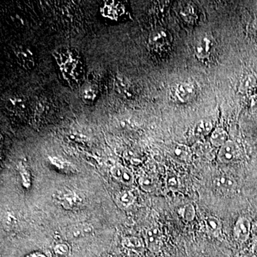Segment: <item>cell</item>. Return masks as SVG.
<instances>
[{
	"instance_id": "7",
	"label": "cell",
	"mask_w": 257,
	"mask_h": 257,
	"mask_svg": "<svg viewBox=\"0 0 257 257\" xmlns=\"http://www.w3.org/2000/svg\"><path fill=\"white\" fill-rule=\"evenodd\" d=\"M145 239L147 247L153 252H158L162 246V236L160 230L152 227L147 230Z\"/></svg>"
},
{
	"instance_id": "19",
	"label": "cell",
	"mask_w": 257,
	"mask_h": 257,
	"mask_svg": "<svg viewBox=\"0 0 257 257\" xmlns=\"http://www.w3.org/2000/svg\"><path fill=\"white\" fill-rule=\"evenodd\" d=\"M114 85L115 91L116 92L130 96V92L128 90L130 87H128V84L126 82V79L123 76L117 74L115 77Z\"/></svg>"
},
{
	"instance_id": "8",
	"label": "cell",
	"mask_w": 257,
	"mask_h": 257,
	"mask_svg": "<svg viewBox=\"0 0 257 257\" xmlns=\"http://www.w3.org/2000/svg\"><path fill=\"white\" fill-rule=\"evenodd\" d=\"M192 150L183 144L175 143L171 150L172 156L176 161L182 163H188L192 160Z\"/></svg>"
},
{
	"instance_id": "12",
	"label": "cell",
	"mask_w": 257,
	"mask_h": 257,
	"mask_svg": "<svg viewBox=\"0 0 257 257\" xmlns=\"http://www.w3.org/2000/svg\"><path fill=\"white\" fill-rule=\"evenodd\" d=\"M204 223L208 232L213 236H219L221 234L222 224L220 219L216 216H209L204 219Z\"/></svg>"
},
{
	"instance_id": "10",
	"label": "cell",
	"mask_w": 257,
	"mask_h": 257,
	"mask_svg": "<svg viewBox=\"0 0 257 257\" xmlns=\"http://www.w3.org/2000/svg\"><path fill=\"white\" fill-rule=\"evenodd\" d=\"M5 106L10 112L20 114L26 111L27 102L26 100L22 96L18 95L10 96L5 101Z\"/></svg>"
},
{
	"instance_id": "32",
	"label": "cell",
	"mask_w": 257,
	"mask_h": 257,
	"mask_svg": "<svg viewBox=\"0 0 257 257\" xmlns=\"http://www.w3.org/2000/svg\"><path fill=\"white\" fill-rule=\"evenodd\" d=\"M251 30H252L254 36L257 38V20H255L251 25Z\"/></svg>"
},
{
	"instance_id": "15",
	"label": "cell",
	"mask_w": 257,
	"mask_h": 257,
	"mask_svg": "<svg viewBox=\"0 0 257 257\" xmlns=\"http://www.w3.org/2000/svg\"><path fill=\"white\" fill-rule=\"evenodd\" d=\"M228 141L226 132L221 128H216L211 133V145L214 147H221Z\"/></svg>"
},
{
	"instance_id": "21",
	"label": "cell",
	"mask_w": 257,
	"mask_h": 257,
	"mask_svg": "<svg viewBox=\"0 0 257 257\" xmlns=\"http://www.w3.org/2000/svg\"><path fill=\"white\" fill-rule=\"evenodd\" d=\"M140 187L147 192H152L157 188V182L149 175H144L139 179Z\"/></svg>"
},
{
	"instance_id": "22",
	"label": "cell",
	"mask_w": 257,
	"mask_h": 257,
	"mask_svg": "<svg viewBox=\"0 0 257 257\" xmlns=\"http://www.w3.org/2000/svg\"><path fill=\"white\" fill-rule=\"evenodd\" d=\"M256 85V79L252 74H248L241 79L239 86L240 92H246L251 90Z\"/></svg>"
},
{
	"instance_id": "1",
	"label": "cell",
	"mask_w": 257,
	"mask_h": 257,
	"mask_svg": "<svg viewBox=\"0 0 257 257\" xmlns=\"http://www.w3.org/2000/svg\"><path fill=\"white\" fill-rule=\"evenodd\" d=\"M53 200L56 204L67 210L79 209L84 203L82 197L79 194L67 187L56 191L53 194Z\"/></svg>"
},
{
	"instance_id": "2",
	"label": "cell",
	"mask_w": 257,
	"mask_h": 257,
	"mask_svg": "<svg viewBox=\"0 0 257 257\" xmlns=\"http://www.w3.org/2000/svg\"><path fill=\"white\" fill-rule=\"evenodd\" d=\"M172 42V35L165 28H157L153 30L148 39L149 47L156 52H164L170 48Z\"/></svg>"
},
{
	"instance_id": "6",
	"label": "cell",
	"mask_w": 257,
	"mask_h": 257,
	"mask_svg": "<svg viewBox=\"0 0 257 257\" xmlns=\"http://www.w3.org/2000/svg\"><path fill=\"white\" fill-rule=\"evenodd\" d=\"M214 41L209 36L202 37L195 45V55L199 60H205L211 55L214 47Z\"/></svg>"
},
{
	"instance_id": "30",
	"label": "cell",
	"mask_w": 257,
	"mask_h": 257,
	"mask_svg": "<svg viewBox=\"0 0 257 257\" xmlns=\"http://www.w3.org/2000/svg\"><path fill=\"white\" fill-rule=\"evenodd\" d=\"M249 105L251 107L257 108V94L251 96L249 99Z\"/></svg>"
},
{
	"instance_id": "9",
	"label": "cell",
	"mask_w": 257,
	"mask_h": 257,
	"mask_svg": "<svg viewBox=\"0 0 257 257\" xmlns=\"http://www.w3.org/2000/svg\"><path fill=\"white\" fill-rule=\"evenodd\" d=\"M175 94L180 102H189L192 100L195 95V88L191 83H180L177 85Z\"/></svg>"
},
{
	"instance_id": "26",
	"label": "cell",
	"mask_w": 257,
	"mask_h": 257,
	"mask_svg": "<svg viewBox=\"0 0 257 257\" xmlns=\"http://www.w3.org/2000/svg\"><path fill=\"white\" fill-rule=\"evenodd\" d=\"M125 243L127 247L135 250H141L143 247V243L137 238H128Z\"/></svg>"
},
{
	"instance_id": "18",
	"label": "cell",
	"mask_w": 257,
	"mask_h": 257,
	"mask_svg": "<svg viewBox=\"0 0 257 257\" xmlns=\"http://www.w3.org/2000/svg\"><path fill=\"white\" fill-rule=\"evenodd\" d=\"M51 165L53 166L57 170L66 174H72L75 172L73 166L67 163V162L60 160L57 157H49Z\"/></svg>"
},
{
	"instance_id": "23",
	"label": "cell",
	"mask_w": 257,
	"mask_h": 257,
	"mask_svg": "<svg viewBox=\"0 0 257 257\" xmlns=\"http://www.w3.org/2000/svg\"><path fill=\"white\" fill-rule=\"evenodd\" d=\"M81 96L82 100L86 103L92 102L95 99L96 96V89L92 84H85L81 90Z\"/></svg>"
},
{
	"instance_id": "24",
	"label": "cell",
	"mask_w": 257,
	"mask_h": 257,
	"mask_svg": "<svg viewBox=\"0 0 257 257\" xmlns=\"http://www.w3.org/2000/svg\"><path fill=\"white\" fill-rule=\"evenodd\" d=\"M179 215L182 216L184 220L192 221L194 220L196 216L195 208L192 204H186L184 207L179 208L178 210Z\"/></svg>"
},
{
	"instance_id": "20",
	"label": "cell",
	"mask_w": 257,
	"mask_h": 257,
	"mask_svg": "<svg viewBox=\"0 0 257 257\" xmlns=\"http://www.w3.org/2000/svg\"><path fill=\"white\" fill-rule=\"evenodd\" d=\"M18 171L21 176L22 184L25 188L29 189L31 186V175L28 167L23 162H19Z\"/></svg>"
},
{
	"instance_id": "14",
	"label": "cell",
	"mask_w": 257,
	"mask_h": 257,
	"mask_svg": "<svg viewBox=\"0 0 257 257\" xmlns=\"http://www.w3.org/2000/svg\"><path fill=\"white\" fill-rule=\"evenodd\" d=\"M115 199H116V204L119 207H121V209H126L133 204L135 198L132 192L124 190L116 194Z\"/></svg>"
},
{
	"instance_id": "4",
	"label": "cell",
	"mask_w": 257,
	"mask_h": 257,
	"mask_svg": "<svg viewBox=\"0 0 257 257\" xmlns=\"http://www.w3.org/2000/svg\"><path fill=\"white\" fill-rule=\"evenodd\" d=\"M15 57L19 64L26 70H32L36 65L35 55L30 47L25 45L17 47L15 50Z\"/></svg>"
},
{
	"instance_id": "27",
	"label": "cell",
	"mask_w": 257,
	"mask_h": 257,
	"mask_svg": "<svg viewBox=\"0 0 257 257\" xmlns=\"http://www.w3.org/2000/svg\"><path fill=\"white\" fill-rule=\"evenodd\" d=\"M167 187L172 190L175 191L179 188V179L176 175H169L167 179Z\"/></svg>"
},
{
	"instance_id": "25",
	"label": "cell",
	"mask_w": 257,
	"mask_h": 257,
	"mask_svg": "<svg viewBox=\"0 0 257 257\" xmlns=\"http://www.w3.org/2000/svg\"><path fill=\"white\" fill-rule=\"evenodd\" d=\"M211 151V145L207 143H196L192 149V152L197 154V155H200V156L209 155Z\"/></svg>"
},
{
	"instance_id": "11",
	"label": "cell",
	"mask_w": 257,
	"mask_h": 257,
	"mask_svg": "<svg viewBox=\"0 0 257 257\" xmlns=\"http://www.w3.org/2000/svg\"><path fill=\"white\" fill-rule=\"evenodd\" d=\"M111 175L115 179L125 184L132 185L134 182L133 173L124 167H116L111 170Z\"/></svg>"
},
{
	"instance_id": "31",
	"label": "cell",
	"mask_w": 257,
	"mask_h": 257,
	"mask_svg": "<svg viewBox=\"0 0 257 257\" xmlns=\"http://www.w3.org/2000/svg\"><path fill=\"white\" fill-rule=\"evenodd\" d=\"M251 234L253 236L257 238V221L254 224L251 225Z\"/></svg>"
},
{
	"instance_id": "5",
	"label": "cell",
	"mask_w": 257,
	"mask_h": 257,
	"mask_svg": "<svg viewBox=\"0 0 257 257\" xmlns=\"http://www.w3.org/2000/svg\"><path fill=\"white\" fill-rule=\"evenodd\" d=\"M251 232V221L245 216H239L233 229L234 239L239 242H245L249 237Z\"/></svg>"
},
{
	"instance_id": "17",
	"label": "cell",
	"mask_w": 257,
	"mask_h": 257,
	"mask_svg": "<svg viewBox=\"0 0 257 257\" xmlns=\"http://www.w3.org/2000/svg\"><path fill=\"white\" fill-rule=\"evenodd\" d=\"M213 125L208 120H201L196 124L194 134L197 138H204L212 133Z\"/></svg>"
},
{
	"instance_id": "16",
	"label": "cell",
	"mask_w": 257,
	"mask_h": 257,
	"mask_svg": "<svg viewBox=\"0 0 257 257\" xmlns=\"http://www.w3.org/2000/svg\"><path fill=\"white\" fill-rule=\"evenodd\" d=\"M93 229L92 226L87 224H79L74 226L69 231V234L73 239L84 237L92 234Z\"/></svg>"
},
{
	"instance_id": "3",
	"label": "cell",
	"mask_w": 257,
	"mask_h": 257,
	"mask_svg": "<svg viewBox=\"0 0 257 257\" xmlns=\"http://www.w3.org/2000/svg\"><path fill=\"white\" fill-rule=\"evenodd\" d=\"M241 157V151L237 144L228 140L220 147L217 154V160L222 164H230L239 160Z\"/></svg>"
},
{
	"instance_id": "29",
	"label": "cell",
	"mask_w": 257,
	"mask_h": 257,
	"mask_svg": "<svg viewBox=\"0 0 257 257\" xmlns=\"http://www.w3.org/2000/svg\"><path fill=\"white\" fill-rule=\"evenodd\" d=\"M182 15L184 17V18L187 19V20H191L192 19V17L193 15V10L192 8H191V7H189V8H185L183 10V11L182 12Z\"/></svg>"
},
{
	"instance_id": "13",
	"label": "cell",
	"mask_w": 257,
	"mask_h": 257,
	"mask_svg": "<svg viewBox=\"0 0 257 257\" xmlns=\"http://www.w3.org/2000/svg\"><path fill=\"white\" fill-rule=\"evenodd\" d=\"M214 184L217 188L226 191L234 190L236 187V183L234 178L225 175L216 177L214 180Z\"/></svg>"
},
{
	"instance_id": "28",
	"label": "cell",
	"mask_w": 257,
	"mask_h": 257,
	"mask_svg": "<svg viewBox=\"0 0 257 257\" xmlns=\"http://www.w3.org/2000/svg\"><path fill=\"white\" fill-rule=\"evenodd\" d=\"M68 251V248L64 244H60V246H57V247L55 248L56 253L60 255V256H65V255L67 254Z\"/></svg>"
}]
</instances>
